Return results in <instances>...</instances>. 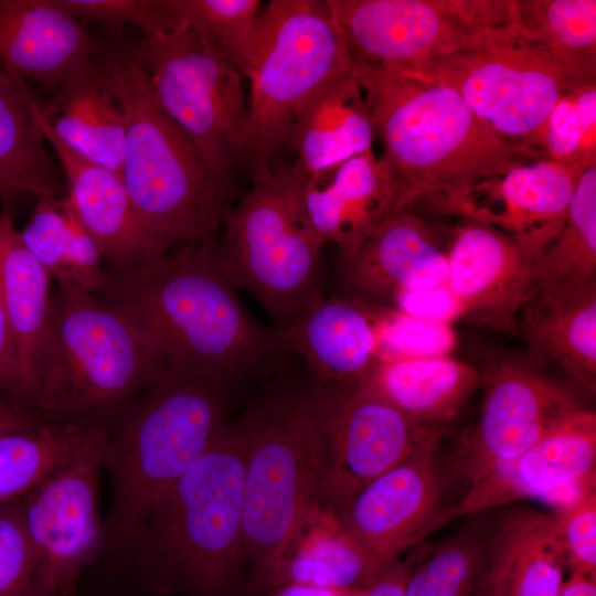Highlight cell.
<instances>
[{"label":"cell","instance_id":"6da1fadb","mask_svg":"<svg viewBox=\"0 0 596 596\" xmlns=\"http://www.w3.org/2000/svg\"><path fill=\"white\" fill-rule=\"evenodd\" d=\"M106 270L96 294L123 313L170 369L234 385L274 371L288 354L274 328L244 307L223 273L216 240Z\"/></svg>","mask_w":596,"mask_h":596},{"label":"cell","instance_id":"7a4b0ae2","mask_svg":"<svg viewBox=\"0 0 596 596\" xmlns=\"http://www.w3.org/2000/svg\"><path fill=\"white\" fill-rule=\"evenodd\" d=\"M246 433L225 421L153 503L111 573L141 595L243 596Z\"/></svg>","mask_w":596,"mask_h":596},{"label":"cell","instance_id":"3957f363","mask_svg":"<svg viewBox=\"0 0 596 596\" xmlns=\"http://www.w3.org/2000/svg\"><path fill=\"white\" fill-rule=\"evenodd\" d=\"M355 66L383 145L379 160L402 209L429 200L445 213L471 220L470 195L477 184L543 158L497 134L444 85Z\"/></svg>","mask_w":596,"mask_h":596},{"label":"cell","instance_id":"277c9868","mask_svg":"<svg viewBox=\"0 0 596 596\" xmlns=\"http://www.w3.org/2000/svg\"><path fill=\"white\" fill-rule=\"evenodd\" d=\"M232 385L171 369L106 428L102 468L110 485L95 563L114 572L153 503L203 454L227 421Z\"/></svg>","mask_w":596,"mask_h":596},{"label":"cell","instance_id":"5b68a950","mask_svg":"<svg viewBox=\"0 0 596 596\" xmlns=\"http://www.w3.org/2000/svg\"><path fill=\"white\" fill-rule=\"evenodd\" d=\"M97 60L124 111L121 179L140 223L164 252L214 240L233 206L232 179L161 108L130 46L99 49Z\"/></svg>","mask_w":596,"mask_h":596},{"label":"cell","instance_id":"8992f818","mask_svg":"<svg viewBox=\"0 0 596 596\" xmlns=\"http://www.w3.org/2000/svg\"><path fill=\"white\" fill-rule=\"evenodd\" d=\"M36 415L75 433L106 429L171 369L117 309L71 281L51 294Z\"/></svg>","mask_w":596,"mask_h":596},{"label":"cell","instance_id":"52a82bcc","mask_svg":"<svg viewBox=\"0 0 596 596\" xmlns=\"http://www.w3.org/2000/svg\"><path fill=\"white\" fill-rule=\"evenodd\" d=\"M246 433L243 482V596H264L290 535L319 502L324 475L320 385L280 381L241 415Z\"/></svg>","mask_w":596,"mask_h":596},{"label":"cell","instance_id":"ba28073f","mask_svg":"<svg viewBox=\"0 0 596 596\" xmlns=\"http://www.w3.org/2000/svg\"><path fill=\"white\" fill-rule=\"evenodd\" d=\"M295 166L254 179L233 205L216 241L220 266L236 289L252 294L280 329L324 299L321 248L301 200Z\"/></svg>","mask_w":596,"mask_h":596},{"label":"cell","instance_id":"9c48e42d","mask_svg":"<svg viewBox=\"0 0 596 596\" xmlns=\"http://www.w3.org/2000/svg\"><path fill=\"white\" fill-rule=\"evenodd\" d=\"M353 65L327 0H273L259 12L236 68L251 83L248 121L267 167L308 98Z\"/></svg>","mask_w":596,"mask_h":596},{"label":"cell","instance_id":"30bf717a","mask_svg":"<svg viewBox=\"0 0 596 596\" xmlns=\"http://www.w3.org/2000/svg\"><path fill=\"white\" fill-rule=\"evenodd\" d=\"M130 50L167 115L188 135L207 164L231 178L248 169L270 173L253 138L240 71L183 23Z\"/></svg>","mask_w":596,"mask_h":596},{"label":"cell","instance_id":"8fae6325","mask_svg":"<svg viewBox=\"0 0 596 596\" xmlns=\"http://www.w3.org/2000/svg\"><path fill=\"white\" fill-rule=\"evenodd\" d=\"M404 74L453 89L503 138L536 150L557 102L596 85V73L573 68L518 31ZM541 155V153H540Z\"/></svg>","mask_w":596,"mask_h":596},{"label":"cell","instance_id":"7c38bea8","mask_svg":"<svg viewBox=\"0 0 596 596\" xmlns=\"http://www.w3.org/2000/svg\"><path fill=\"white\" fill-rule=\"evenodd\" d=\"M355 64L407 73L517 29L513 0H327Z\"/></svg>","mask_w":596,"mask_h":596},{"label":"cell","instance_id":"4fadbf2b","mask_svg":"<svg viewBox=\"0 0 596 596\" xmlns=\"http://www.w3.org/2000/svg\"><path fill=\"white\" fill-rule=\"evenodd\" d=\"M105 432L93 434L19 499L33 554L32 596H71L98 556L104 531L98 493Z\"/></svg>","mask_w":596,"mask_h":596},{"label":"cell","instance_id":"5bb4252c","mask_svg":"<svg viewBox=\"0 0 596 596\" xmlns=\"http://www.w3.org/2000/svg\"><path fill=\"white\" fill-rule=\"evenodd\" d=\"M481 374L478 421L458 438L448 458V468L470 487L583 408L570 390L530 361L501 360Z\"/></svg>","mask_w":596,"mask_h":596},{"label":"cell","instance_id":"9a60e30c","mask_svg":"<svg viewBox=\"0 0 596 596\" xmlns=\"http://www.w3.org/2000/svg\"><path fill=\"white\" fill-rule=\"evenodd\" d=\"M320 409L326 464L319 503L338 515L366 485L444 432L355 385H320Z\"/></svg>","mask_w":596,"mask_h":596},{"label":"cell","instance_id":"2e32d148","mask_svg":"<svg viewBox=\"0 0 596 596\" xmlns=\"http://www.w3.org/2000/svg\"><path fill=\"white\" fill-rule=\"evenodd\" d=\"M596 488V415L584 407L572 413L520 456L470 487L455 504L443 509L428 535L455 520L525 498H542L558 507Z\"/></svg>","mask_w":596,"mask_h":596},{"label":"cell","instance_id":"e0dca14e","mask_svg":"<svg viewBox=\"0 0 596 596\" xmlns=\"http://www.w3.org/2000/svg\"><path fill=\"white\" fill-rule=\"evenodd\" d=\"M440 432L402 462L382 473L339 513L344 529L364 547L394 560L424 540L438 513L445 485Z\"/></svg>","mask_w":596,"mask_h":596},{"label":"cell","instance_id":"ac0fdd59","mask_svg":"<svg viewBox=\"0 0 596 596\" xmlns=\"http://www.w3.org/2000/svg\"><path fill=\"white\" fill-rule=\"evenodd\" d=\"M447 259L457 318L517 336L535 263L509 236L472 220L455 230Z\"/></svg>","mask_w":596,"mask_h":596},{"label":"cell","instance_id":"d6986e66","mask_svg":"<svg viewBox=\"0 0 596 596\" xmlns=\"http://www.w3.org/2000/svg\"><path fill=\"white\" fill-rule=\"evenodd\" d=\"M586 169L542 158L477 184L471 220L509 236L534 263L563 230Z\"/></svg>","mask_w":596,"mask_h":596},{"label":"cell","instance_id":"ffe728a7","mask_svg":"<svg viewBox=\"0 0 596 596\" xmlns=\"http://www.w3.org/2000/svg\"><path fill=\"white\" fill-rule=\"evenodd\" d=\"M448 259L413 206L386 219L349 257L339 258L343 296L368 302L447 286Z\"/></svg>","mask_w":596,"mask_h":596},{"label":"cell","instance_id":"44dd1931","mask_svg":"<svg viewBox=\"0 0 596 596\" xmlns=\"http://www.w3.org/2000/svg\"><path fill=\"white\" fill-rule=\"evenodd\" d=\"M363 299L336 295L284 328V350L300 356L322 386L355 385L380 360L387 311Z\"/></svg>","mask_w":596,"mask_h":596},{"label":"cell","instance_id":"7402d4cb","mask_svg":"<svg viewBox=\"0 0 596 596\" xmlns=\"http://www.w3.org/2000/svg\"><path fill=\"white\" fill-rule=\"evenodd\" d=\"M98 51L87 24L55 0H0V62L46 92L55 93Z\"/></svg>","mask_w":596,"mask_h":596},{"label":"cell","instance_id":"603a6c76","mask_svg":"<svg viewBox=\"0 0 596 596\" xmlns=\"http://www.w3.org/2000/svg\"><path fill=\"white\" fill-rule=\"evenodd\" d=\"M301 200L319 242L336 244L339 258L351 256L386 219L403 210L372 150L344 161L326 178L306 175Z\"/></svg>","mask_w":596,"mask_h":596},{"label":"cell","instance_id":"cb8c5ba5","mask_svg":"<svg viewBox=\"0 0 596 596\" xmlns=\"http://www.w3.org/2000/svg\"><path fill=\"white\" fill-rule=\"evenodd\" d=\"M40 127L60 160L66 196L98 246L105 269L135 268L166 253L140 223L121 177L79 157Z\"/></svg>","mask_w":596,"mask_h":596},{"label":"cell","instance_id":"d4e9b609","mask_svg":"<svg viewBox=\"0 0 596 596\" xmlns=\"http://www.w3.org/2000/svg\"><path fill=\"white\" fill-rule=\"evenodd\" d=\"M485 542L486 562L475 596H560L566 566L554 512L513 509Z\"/></svg>","mask_w":596,"mask_h":596},{"label":"cell","instance_id":"484cf974","mask_svg":"<svg viewBox=\"0 0 596 596\" xmlns=\"http://www.w3.org/2000/svg\"><path fill=\"white\" fill-rule=\"evenodd\" d=\"M392 561L364 547L336 512L317 502L286 543L264 596L291 585L352 592L370 583Z\"/></svg>","mask_w":596,"mask_h":596},{"label":"cell","instance_id":"4316f807","mask_svg":"<svg viewBox=\"0 0 596 596\" xmlns=\"http://www.w3.org/2000/svg\"><path fill=\"white\" fill-rule=\"evenodd\" d=\"M375 130L355 64L320 86L305 103L288 143L307 177L330 175L344 161L372 150Z\"/></svg>","mask_w":596,"mask_h":596},{"label":"cell","instance_id":"83f0119b","mask_svg":"<svg viewBox=\"0 0 596 596\" xmlns=\"http://www.w3.org/2000/svg\"><path fill=\"white\" fill-rule=\"evenodd\" d=\"M36 118L79 157L121 177L125 116L97 56L74 73L50 100L39 104Z\"/></svg>","mask_w":596,"mask_h":596},{"label":"cell","instance_id":"f1b7e54d","mask_svg":"<svg viewBox=\"0 0 596 596\" xmlns=\"http://www.w3.org/2000/svg\"><path fill=\"white\" fill-rule=\"evenodd\" d=\"M518 322L533 365L556 364L596 392V284L532 291Z\"/></svg>","mask_w":596,"mask_h":596},{"label":"cell","instance_id":"f546056e","mask_svg":"<svg viewBox=\"0 0 596 596\" xmlns=\"http://www.w3.org/2000/svg\"><path fill=\"white\" fill-rule=\"evenodd\" d=\"M52 277L0 213V300L36 414L38 382L50 344ZM38 416V415H36Z\"/></svg>","mask_w":596,"mask_h":596},{"label":"cell","instance_id":"4dcf8cb0","mask_svg":"<svg viewBox=\"0 0 596 596\" xmlns=\"http://www.w3.org/2000/svg\"><path fill=\"white\" fill-rule=\"evenodd\" d=\"M481 372L446 355L381 359L356 384L407 417L433 426L453 419L481 386Z\"/></svg>","mask_w":596,"mask_h":596},{"label":"cell","instance_id":"1f68e13d","mask_svg":"<svg viewBox=\"0 0 596 596\" xmlns=\"http://www.w3.org/2000/svg\"><path fill=\"white\" fill-rule=\"evenodd\" d=\"M39 102L0 62V200L61 198L65 189L38 123Z\"/></svg>","mask_w":596,"mask_h":596},{"label":"cell","instance_id":"d6a6232c","mask_svg":"<svg viewBox=\"0 0 596 596\" xmlns=\"http://www.w3.org/2000/svg\"><path fill=\"white\" fill-rule=\"evenodd\" d=\"M20 233L55 281H71L94 295L99 292L106 275L103 256L66 195L38 199Z\"/></svg>","mask_w":596,"mask_h":596},{"label":"cell","instance_id":"836d02e7","mask_svg":"<svg viewBox=\"0 0 596 596\" xmlns=\"http://www.w3.org/2000/svg\"><path fill=\"white\" fill-rule=\"evenodd\" d=\"M592 284H596V167L579 177L567 221L535 263L526 296Z\"/></svg>","mask_w":596,"mask_h":596},{"label":"cell","instance_id":"e575fe53","mask_svg":"<svg viewBox=\"0 0 596 596\" xmlns=\"http://www.w3.org/2000/svg\"><path fill=\"white\" fill-rule=\"evenodd\" d=\"M519 34L564 64L596 73L595 0H513Z\"/></svg>","mask_w":596,"mask_h":596},{"label":"cell","instance_id":"d590c367","mask_svg":"<svg viewBox=\"0 0 596 596\" xmlns=\"http://www.w3.org/2000/svg\"><path fill=\"white\" fill-rule=\"evenodd\" d=\"M486 562L485 538L465 529L417 542L403 561V596H475Z\"/></svg>","mask_w":596,"mask_h":596},{"label":"cell","instance_id":"8d00e7d4","mask_svg":"<svg viewBox=\"0 0 596 596\" xmlns=\"http://www.w3.org/2000/svg\"><path fill=\"white\" fill-rule=\"evenodd\" d=\"M96 432H66L35 422L0 435V504L22 497Z\"/></svg>","mask_w":596,"mask_h":596},{"label":"cell","instance_id":"74e56055","mask_svg":"<svg viewBox=\"0 0 596 596\" xmlns=\"http://www.w3.org/2000/svg\"><path fill=\"white\" fill-rule=\"evenodd\" d=\"M180 23L193 29L236 67L260 12L259 0H168Z\"/></svg>","mask_w":596,"mask_h":596},{"label":"cell","instance_id":"f35d334b","mask_svg":"<svg viewBox=\"0 0 596 596\" xmlns=\"http://www.w3.org/2000/svg\"><path fill=\"white\" fill-rule=\"evenodd\" d=\"M596 85L563 96L551 113L543 132V158L577 166L596 167Z\"/></svg>","mask_w":596,"mask_h":596},{"label":"cell","instance_id":"ab89813d","mask_svg":"<svg viewBox=\"0 0 596 596\" xmlns=\"http://www.w3.org/2000/svg\"><path fill=\"white\" fill-rule=\"evenodd\" d=\"M63 9L88 24L98 23L118 34L127 26L143 38L164 33L180 22L168 0H55Z\"/></svg>","mask_w":596,"mask_h":596},{"label":"cell","instance_id":"60d3db41","mask_svg":"<svg viewBox=\"0 0 596 596\" xmlns=\"http://www.w3.org/2000/svg\"><path fill=\"white\" fill-rule=\"evenodd\" d=\"M554 515L566 568L596 576V488L556 507Z\"/></svg>","mask_w":596,"mask_h":596},{"label":"cell","instance_id":"b9f144b4","mask_svg":"<svg viewBox=\"0 0 596 596\" xmlns=\"http://www.w3.org/2000/svg\"><path fill=\"white\" fill-rule=\"evenodd\" d=\"M454 342L446 322L389 310L382 328L381 359L445 355Z\"/></svg>","mask_w":596,"mask_h":596},{"label":"cell","instance_id":"7bdbcfd3","mask_svg":"<svg viewBox=\"0 0 596 596\" xmlns=\"http://www.w3.org/2000/svg\"><path fill=\"white\" fill-rule=\"evenodd\" d=\"M19 499L0 504V596H32L33 554Z\"/></svg>","mask_w":596,"mask_h":596},{"label":"cell","instance_id":"ee69618b","mask_svg":"<svg viewBox=\"0 0 596 596\" xmlns=\"http://www.w3.org/2000/svg\"><path fill=\"white\" fill-rule=\"evenodd\" d=\"M0 396L36 417L13 337L0 300ZM38 418V417H36ZM39 419V418H38Z\"/></svg>","mask_w":596,"mask_h":596},{"label":"cell","instance_id":"f6af8a7d","mask_svg":"<svg viewBox=\"0 0 596 596\" xmlns=\"http://www.w3.org/2000/svg\"><path fill=\"white\" fill-rule=\"evenodd\" d=\"M395 300L401 312L413 317L440 322L457 318L456 301L447 286L435 290L403 292Z\"/></svg>","mask_w":596,"mask_h":596},{"label":"cell","instance_id":"bcb514c9","mask_svg":"<svg viewBox=\"0 0 596 596\" xmlns=\"http://www.w3.org/2000/svg\"><path fill=\"white\" fill-rule=\"evenodd\" d=\"M405 567L398 557L390 562L370 583L348 596H403Z\"/></svg>","mask_w":596,"mask_h":596},{"label":"cell","instance_id":"7dc6e473","mask_svg":"<svg viewBox=\"0 0 596 596\" xmlns=\"http://www.w3.org/2000/svg\"><path fill=\"white\" fill-rule=\"evenodd\" d=\"M35 422L41 421L0 396V435Z\"/></svg>","mask_w":596,"mask_h":596},{"label":"cell","instance_id":"c3c4849f","mask_svg":"<svg viewBox=\"0 0 596 596\" xmlns=\"http://www.w3.org/2000/svg\"><path fill=\"white\" fill-rule=\"evenodd\" d=\"M560 596H596V576L571 573L562 586Z\"/></svg>","mask_w":596,"mask_h":596},{"label":"cell","instance_id":"681fc988","mask_svg":"<svg viewBox=\"0 0 596 596\" xmlns=\"http://www.w3.org/2000/svg\"><path fill=\"white\" fill-rule=\"evenodd\" d=\"M349 593L350 592L291 585L278 588L272 596H348Z\"/></svg>","mask_w":596,"mask_h":596}]
</instances>
